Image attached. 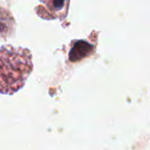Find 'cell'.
<instances>
[{
	"instance_id": "obj_1",
	"label": "cell",
	"mask_w": 150,
	"mask_h": 150,
	"mask_svg": "<svg viewBox=\"0 0 150 150\" xmlns=\"http://www.w3.org/2000/svg\"><path fill=\"white\" fill-rule=\"evenodd\" d=\"M33 70L31 52L10 45L0 47V92L13 94L25 84Z\"/></svg>"
}]
</instances>
